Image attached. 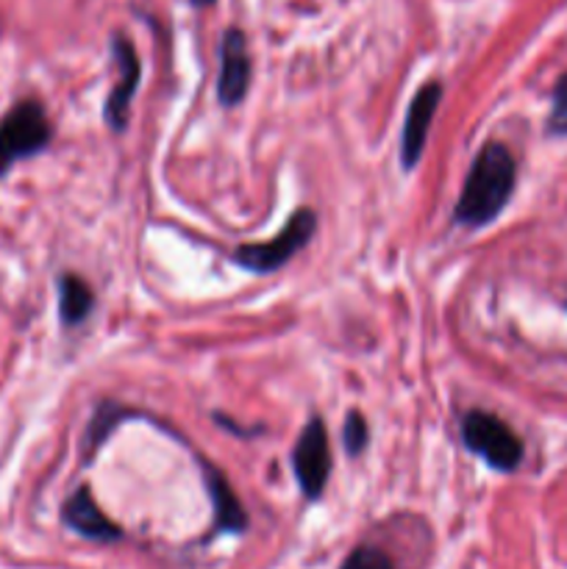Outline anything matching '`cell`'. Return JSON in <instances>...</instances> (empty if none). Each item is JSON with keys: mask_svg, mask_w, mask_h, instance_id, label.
Returning a JSON list of instances; mask_svg holds the SVG:
<instances>
[{"mask_svg": "<svg viewBox=\"0 0 567 569\" xmlns=\"http://www.w3.org/2000/svg\"><path fill=\"white\" fill-rule=\"evenodd\" d=\"M315 231H317L315 211L298 209L292 217H289L287 226H284L270 242L239 244V248L231 253V259L233 264H239L242 270L267 276V272L281 270L295 253H300V250L311 242Z\"/></svg>", "mask_w": 567, "mask_h": 569, "instance_id": "3957f363", "label": "cell"}, {"mask_svg": "<svg viewBox=\"0 0 567 569\" xmlns=\"http://www.w3.org/2000/svg\"><path fill=\"white\" fill-rule=\"evenodd\" d=\"M53 139L48 111L39 100H17L3 117H0V178L9 176L17 161L39 156Z\"/></svg>", "mask_w": 567, "mask_h": 569, "instance_id": "7a4b0ae2", "label": "cell"}, {"mask_svg": "<svg viewBox=\"0 0 567 569\" xmlns=\"http://www.w3.org/2000/svg\"><path fill=\"white\" fill-rule=\"evenodd\" d=\"M250 87V53L248 39L239 28H228L220 39V78H217V98L222 106L242 103Z\"/></svg>", "mask_w": 567, "mask_h": 569, "instance_id": "52a82bcc", "label": "cell"}, {"mask_svg": "<svg viewBox=\"0 0 567 569\" xmlns=\"http://www.w3.org/2000/svg\"><path fill=\"white\" fill-rule=\"evenodd\" d=\"M292 470L300 483V492L309 500L320 498L328 476H331V448H328V433L320 420H309L300 431L298 445L292 450Z\"/></svg>", "mask_w": 567, "mask_h": 569, "instance_id": "5b68a950", "label": "cell"}, {"mask_svg": "<svg viewBox=\"0 0 567 569\" xmlns=\"http://www.w3.org/2000/svg\"><path fill=\"white\" fill-rule=\"evenodd\" d=\"M111 56H115L117 61V70H120V81L111 89L103 114L106 122L111 126V131L122 133L128 126V117H131V100L139 87V72H142V67H139V56L133 42L131 39L120 37V33L111 39Z\"/></svg>", "mask_w": 567, "mask_h": 569, "instance_id": "8992f818", "label": "cell"}, {"mask_svg": "<svg viewBox=\"0 0 567 569\" xmlns=\"http://www.w3.org/2000/svg\"><path fill=\"white\" fill-rule=\"evenodd\" d=\"M126 420V411L117 409V406L106 403L103 409L98 411V415L92 417V422H89V431H87V450H94L100 442H103L106 437H109L111 431H115L117 422Z\"/></svg>", "mask_w": 567, "mask_h": 569, "instance_id": "7c38bea8", "label": "cell"}, {"mask_svg": "<svg viewBox=\"0 0 567 569\" xmlns=\"http://www.w3.org/2000/svg\"><path fill=\"white\" fill-rule=\"evenodd\" d=\"M461 442L467 445L470 453L481 456L493 470L511 472L523 461L520 437L489 411H467L465 420H461Z\"/></svg>", "mask_w": 567, "mask_h": 569, "instance_id": "277c9868", "label": "cell"}, {"mask_svg": "<svg viewBox=\"0 0 567 569\" xmlns=\"http://www.w3.org/2000/svg\"><path fill=\"white\" fill-rule=\"evenodd\" d=\"M548 128H550V133H567V72L559 78V81H556Z\"/></svg>", "mask_w": 567, "mask_h": 569, "instance_id": "9a60e30c", "label": "cell"}, {"mask_svg": "<svg viewBox=\"0 0 567 569\" xmlns=\"http://www.w3.org/2000/svg\"><path fill=\"white\" fill-rule=\"evenodd\" d=\"M59 320L64 328H76L92 315L94 309V292L83 278L76 272H64L59 276Z\"/></svg>", "mask_w": 567, "mask_h": 569, "instance_id": "8fae6325", "label": "cell"}, {"mask_svg": "<svg viewBox=\"0 0 567 569\" xmlns=\"http://www.w3.org/2000/svg\"><path fill=\"white\" fill-rule=\"evenodd\" d=\"M342 439H345V450H348L350 456H359L361 450L367 448V442H370V428H367L365 417L359 415V411H350L348 420H345V428H342Z\"/></svg>", "mask_w": 567, "mask_h": 569, "instance_id": "4fadbf2b", "label": "cell"}, {"mask_svg": "<svg viewBox=\"0 0 567 569\" xmlns=\"http://www.w3.org/2000/svg\"><path fill=\"white\" fill-rule=\"evenodd\" d=\"M442 100V87L437 81L426 83L420 92L411 98L409 114H406L404 122V137H400V161H404L406 170L420 161L422 148H426L428 128H431L434 114H437V106Z\"/></svg>", "mask_w": 567, "mask_h": 569, "instance_id": "ba28073f", "label": "cell"}, {"mask_svg": "<svg viewBox=\"0 0 567 569\" xmlns=\"http://www.w3.org/2000/svg\"><path fill=\"white\" fill-rule=\"evenodd\" d=\"M339 569H395V565L384 550L370 548V545H361V548H356L354 553L345 559V565Z\"/></svg>", "mask_w": 567, "mask_h": 569, "instance_id": "5bb4252c", "label": "cell"}, {"mask_svg": "<svg viewBox=\"0 0 567 569\" xmlns=\"http://www.w3.org/2000/svg\"><path fill=\"white\" fill-rule=\"evenodd\" d=\"M61 520H64V526L70 531H76L83 539H92V542H117L122 537L120 528L98 509L89 487H78L64 500V506H61Z\"/></svg>", "mask_w": 567, "mask_h": 569, "instance_id": "9c48e42d", "label": "cell"}, {"mask_svg": "<svg viewBox=\"0 0 567 569\" xmlns=\"http://www.w3.org/2000/svg\"><path fill=\"white\" fill-rule=\"evenodd\" d=\"M192 3L198 6V9H206V6H211V3H215V0H192Z\"/></svg>", "mask_w": 567, "mask_h": 569, "instance_id": "2e32d148", "label": "cell"}, {"mask_svg": "<svg viewBox=\"0 0 567 569\" xmlns=\"http://www.w3.org/2000/svg\"><path fill=\"white\" fill-rule=\"evenodd\" d=\"M517 164L509 148L500 142H487L478 150L470 172L465 178L459 200L454 206V220L467 228H481L493 222L509 203L515 189Z\"/></svg>", "mask_w": 567, "mask_h": 569, "instance_id": "6da1fadb", "label": "cell"}, {"mask_svg": "<svg viewBox=\"0 0 567 569\" xmlns=\"http://www.w3.org/2000/svg\"><path fill=\"white\" fill-rule=\"evenodd\" d=\"M203 467V478H206V489H209L211 506H215V531L220 533H242L248 528V515H245L242 503L233 495V489L228 487L226 476H222L217 467L211 465H200Z\"/></svg>", "mask_w": 567, "mask_h": 569, "instance_id": "30bf717a", "label": "cell"}]
</instances>
